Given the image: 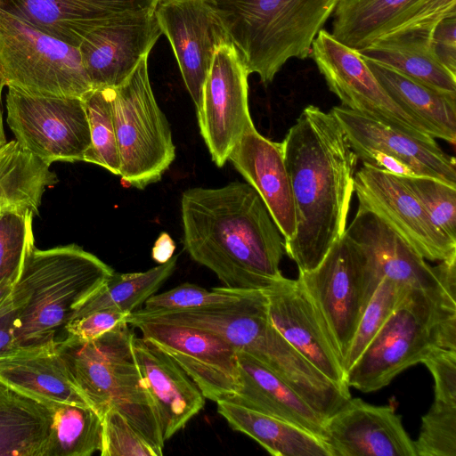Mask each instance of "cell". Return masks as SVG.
<instances>
[{
  "label": "cell",
  "instance_id": "cell-31",
  "mask_svg": "<svg viewBox=\"0 0 456 456\" xmlns=\"http://www.w3.org/2000/svg\"><path fill=\"white\" fill-rule=\"evenodd\" d=\"M419 0H341L332 21V36L360 50L387 33Z\"/></svg>",
  "mask_w": 456,
  "mask_h": 456
},
{
  "label": "cell",
  "instance_id": "cell-43",
  "mask_svg": "<svg viewBox=\"0 0 456 456\" xmlns=\"http://www.w3.org/2000/svg\"><path fill=\"white\" fill-rule=\"evenodd\" d=\"M127 313L110 307L93 312L69 322L64 330L67 335L83 340L95 339L119 323L126 322Z\"/></svg>",
  "mask_w": 456,
  "mask_h": 456
},
{
  "label": "cell",
  "instance_id": "cell-39",
  "mask_svg": "<svg viewBox=\"0 0 456 456\" xmlns=\"http://www.w3.org/2000/svg\"><path fill=\"white\" fill-rule=\"evenodd\" d=\"M414 445L417 456H456V404L434 400Z\"/></svg>",
  "mask_w": 456,
  "mask_h": 456
},
{
  "label": "cell",
  "instance_id": "cell-20",
  "mask_svg": "<svg viewBox=\"0 0 456 456\" xmlns=\"http://www.w3.org/2000/svg\"><path fill=\"white\" fill-rule=\"evenodd\" d=\"M159 0H0V9L74 46L107 23L154 11Z\"/></svg>",
  "mask_w": 456,
  "mask_h": 456
},
{
  "label": "cell",
  "instance_id": "cell-40",
  "mask_svg": "<svg viewBox=\"0 0 456 456\" xmlns=\"http://www.w3.org/2000/svg\"><path fill=\"white\" fill-rule=\"evenodd\" d=\"M102 456H161L118 411L110 407L102 417Z\"/></svg>",
  "mask_w": 456,
  "mask_h": 456
},
{
  "label": "cell",
  "instance_id": "cell-33",
  "mask_svg": "<svg viewBox=\"0 0 456 456\" xmlns=\"http://www.w3.org/2000/svg\"><path fill=\"white\" fill-rule=\"evenodd\" d=\"M53 421L45 456H90L99 452L102 418L90 406L50 403Z\"/></svg>",
  "mask_w": 456,
  "mask_h": 456
},
{
  "label": "cell",
  "instance_id": "cell-7",
  "mask_svg": "<svg viewBox=\"0 0 456 456\" xmlns=\"http://www.w3.org/2000/svg\"><path fill=\"white\" fill-rule=\"evenodd\" d=\"M148 56L110 88L119 176L137 189L159 181L175 159L169 123L151 86Z\"/></svg>",
  "mask_w": 456,
  "mask_h": 456
},
{
  "label": "cell",
  "instance_id": "cell-44",
  "mask_svg": "<svg viewBox=\"0 0 456 456\" xmlns=\"http://www.w3.org/2000/svg\"><path fill=\"white\" fill-rule=\"evenodd\" d=\"M430 45L437 60L456 75V16L437 23L432 32Z\"/></svg>",
  "mask_w": 456,
  "mask_h": 456
},
{
  "label": "cell",
  "instance_id": "cell-48",
  "mask_svg": "<svg viewBox=\"0 0 456 456\" xmlns=\"http://www.w3.org/2000/svg\"><path fill=\"white\" fill-rule=\"evenodd\" d=\"M13 283L11 281H4L0 283V304L12 293Z\"/></svg>",
  "mask_w": 456,
  "mask_h": 456
},
{
  "label": "cell",
  "instance_id": "cell-25",
  "mask_svg": "<svg viewBox=\"0 0 456 456\" xmlns=\"http://www.w3.org/2000/svg\"><path fill=\"white\" fill-rule=\"evenodd\" d=\"M56 342L1 354L0 381L48 404L90 406L72 382Z\"/></svg>",
  "mask_w": 456,
  "mask_h": 456
},
{
  "label": "cell",
  "instance_id": "cell-21",
  "mask_svg": "<svg viewBox=\"0 0 456 456\" xmlns=\"http://www.w3.org/2000/svg\"><path fill=\"white\" fill-rule=\"evenodd\" d=\"M345 233L363 249L380 280L387 278L410 290L443 294L456 299V294L443 284L437 266L428 264L370 210L359 206Z\"/></svg>",
  "mask_w": 456,
  "mask_h": 456
},
{
  "label": "cell",
  "instance_id": "cell-3",
  "mask_svg": "<svg viewBox=\"0 0 456 456\" xmlns=\"http://www.w3.org/2000/svg\"><path fill=\"white\" fill-rule=\"evenodd\" d=\"M114 270L77 244L48 249L33 245L12 291L20 299L17 347L54 343L75 309L97 291Z\"/></svg>",
  "mask_w": 456,
  "mask_h": 456
},
{
  "label": "cell",
  "instance_id": "cell-30",
  "mask_svg": "<svg viewBox=\"0 0 456 456\" xmlns=\"http://www.w3.org/2000/svg\"><path fill=\"white\" fill-rule=\"evenodd\" d=\"M50 165L23 149L16 140L0 147V216L9 211L38 214L47 188L58 182Z\"/></svg>",
  "mask_w": 456,
  "mask_h": 456
},
{
  "label": "cell",
  "instance_id": "cell-38",
  "mask_svg": "<svg viewBox=\"0 0 456 456\" xmlns=\"http://www.w3.org/2000/svg\"><path fill=\"white\" fill-rule=\"evenodd\" d=\"M248 292L224 286L207 289L196 284L183 283L167 291L152 295L141 309L145 312H168L227 305L240 301Z\"/></svg>",
  "mask_w": 456,
  "mask_h": 456
},
{
  "label": "cell",
  "instance_id": "cell-18",
  "mask_svg": "<svg viewBox=\"0 0 456 456\" xmlns=\"http://www.w3.org/2000/svg\"><path fill=\"white\" fill-rule=\"evenodd\" d=\"M322 440L331 456H417L395 408L360 398L351 397L326 419Z\"/></svg>",
  "mask_w": 456,
  "mask_h": 456
},
{
  "label": "cell",
  "instance_id": "cell-22",
  "mask_svg": "<svg viewBox=\"0 0 456 456\" xmlns=\"http://www.w3.org/2000/svg\"><path fill=\"white\" fill-rule=\"evenodd\" d=\"M132 351L166 442L203 409L206 398L188 374L151 341L134 336Z\"/></svg>",
  "mask_w": 456,
  "mask_h": 456
},
{
  "label": "cell",
  "instance_id": "cell-6",
  "mask_svg": "<svg viewBox=\"0 0 456 456\" xmlns=\"http://www.w3.org/2000/svg\"><path fill=\"white\" fill-rule=\"evenodd\" d=\"M438 347L456 350V299L411 290L346 371L345 381L364 393L379 390Z\"/></svg>",
  "mask_w": 456,
  "mask_h": 456
},
{
  "label": "cell",
  "instance_id": "cell-10",
  "mask_svg": "<svg viewBox=\"0 0 456 456\" xmlns=\"http://www.w3.org/2000/svg\"><path fill=\"white\" fill-rule=\"evenodd\" d=\"M7 124L18 143L48 165L84 161L91 145L79 97L37 95L8 86Z\"/></svg>",
  "mask_w": 456,
  "mask_h": 456
},
{
  "label": "cell",
  "instance_id": "cell-15",
  "mask_svg": "<svg viewBox=\"0 0 456 456\" xmlns=\"http://www.w3.org/2000/svg\"><path fill=\"white\" fill-rule=\"evenodd\" d=\"M142 337L168 354L192 379L206 399L227 400L238 387L236 349L203 330L171 323L135 322Z\"/></svg>",
  "mask_w": 456,
  "mask_h": 456
},
{
  "label": "cell",
  "instance_id": "cell-17",
  "mask_svg": "<svg viewBox=\"0 0 456 456\" xmlns=\"http://www.w3.org/2000/svg\"><path fill=\"white\" fill-rule=\"evenodd\" d=\"M154 14L198 109L214 53L228 36L205 0H159Z\"/></svg>",
  "mask_w": 456,
  "mask_h": 456
},
{
  "label": "cell",
  "instance_id": "cell-13",
  "mask_svg": "<svg viewBox=\"0 0 456 456\" xmlns=\"http://www.w3.org/2000/svg\"><path fill=\"white\" fill-rule=\"evenodd\" d=\"M249 72L231 42L217 47L203 86L197 118L213 162L222 167L253 125L248 108Z\"/></svg>",
  "mask_w": 456,
  "mask_h": 456
},
{
  "label": "cell",
  "instance_id": "cell-47",
  "mask_svg": "<svg viewBox=\"0 0 456 456\" xmlns=\"http://www.w3.org/2000/svg\"><path fill=\"white\" fill-rule=\"evenodd\" d=\"M4 86H7V81L4 74L3 63L0 59V147L6 143L4 130L3 126V114H2V92Z\"/></svg>",
  "mask_w": 456,
  "mask_h": 456
},
{
  "label": "cell",
  "instance_id": "cell-46",
  "mask_svg": "<svg viewBox=\"0 0 456 456\" xmlns=\"http://www.w3.org/2000/svg\"><path fill=\"white\" fill-rule=\"evenodd\" d=\"M175 249V244L172 238L167 232H163L151 249V257L157 263L164 264L174 256Z\"/></svg>",
  "mask_w": 456,
  "mask_h": 456
},
{
  "label": "cell",
  "instance_id": "cell-32",
  "mask_svg": "<svg viewBox=\"0 0 456 456\" xmlns=\"http://www.w3.org/2000/svg\"><path fill=\"white\" fill-rule=\"evenodd\" d=\"M177 257V255L173 256L167 262L145 272H114L97 291L77 305L70 321L110 307L118 308L127 314L137 310L172 275Z\"/></svg>",
  "mask_w": 456,
  "mask_h": 456
},
{
  "label": "cell",
  "instance_id": "cell-34",
  "mask_svg": "<svg viewBox=\"0 0 456 456\" xmlns=\"http://www.w3.org/2000/svg\"><path fill=\"white\" fill-rule=\"evenodd\" d=\"M82 99L91 134V145L84 161L101 166L119 175L110 88L92 89Z\"/></svg>",
  "mask_w": 456,
  "mask_h": 456
},
{
  "label": "cell",
  "instance_id": "cell-19",
  "mask_svg": "<svg viewBox=\"0 0 456 456\" xmlns=\"http://www.w3.org/2000/svg\"><path fill=\"white\" fill-rule=\"evenodd\" d=\"M162 35L154 11L120 19L90 32L78 45L93 89L123 83Z\"/></svg>",
  "mask_w": 456,
  "mask_h": 456
},
{
  "label": "cell",
  "instance_id": "cell-1",
  "mask_svg": "<svg viewBox=\"0 0 456 456\" xmlns=\"http://www.w3.org/2000/svg\"><path fill=\"white\" fill-rule=\"evenodd\" d=\"M296 213L284 251L299 273L314 269L343 235L358 158L337 118L305 107L281 142Z\"/></svg>",
  "mask_w": 456,
  "mask_h": 456
},
{
  "label": "cell",
  "instance_id": "cell-42",
  "mask_svg": "<svg viewBox=\"0 0 456 456\" xmlns=\"http://www.w3.org/2000/svg\"><path fill=\"white\" fill-rule=\"evenodd\" d=\"M435 381V400L456 404V350L438 347L423 361Z\"/></svg>",
  "mask_w": 456,
  "mask_h": 456
},
{
  "label": "cell",
  "instance_id": "cell-2",
  "mask_svg": "<svg viewBox=\"0 0 456 456\" xmlns=\"http://www.w3.org/2000/svg\"><path fill=\"white\" fill-rule=\"evenodd\" d=\"M181 213L185 250L224 287L264 290L283 276V238L248 183L187 189Z\"/></svg>",
  "mask_w": 456,
  "mask_h": 456
},
{
  "label": "cell",
  "instance_id": "cell-11",
  "mask_svg": "<svg viewBox=\"0 0 456 456\" xmlns=\"http://www.w3.org/2000/svg\"><path fill=\"white\" fill-rule=\"evenodd\" d=\"M310 56L343 106L415 138L436 141L389 96L357 50L322 28L313 42Z\"/></svg>",
  "mask_w": 456,
  "mask_h": 456
},
{
  "label": "cell",
  "instance_id": "cell-35",
  "mask_svg": "<svg viewBox=\"0 0 456 456\" xmlns=\"http://www.w3.org/2000/svg\"><path fill=\"white\" fill-rule=\"evenodd\" d=\"M410 291L390 279H382L362 314L343 360L345 374Z\"/></svg>",
  "mask_w": 456,
  "mask_h": 456
},
{
  "label": "cell",
  "instance_id": "cell-4",
  "mask_svg": "<svg viewBox=\"0 0 456 456\" xmlns=\"http://www.w3.org/2000/svg\"><path fill=\"white\" fill-rule=\"evenodd\" d=\"M265 85L290 59L311 55L317 34L341 0H205Z\"/></svg>",
  "mask_w": 456,
  "mask_h": 456
},
{
  "label": "cell",
  "instance_id": "cell-16",
  "mask_svg": "<svg viewBox=\"0 0 456 456\" xmlns=\"http://www.w3.org/2000/svg\"><path fill=\"white\" fill-rule=\"evenodd\" d=\"M263 291L270 320L281 336L330 381L349 387L340 353L301 282L282 276Z\"/></svg>",
  "mask_w": 456,
  "mask_h": 456
},
{
  "label": "cell",
  "instance_id": "cell-37",
  "mask_svg": "<svg viewBox=\"0 0 456 456\" xmlns=\"http://www.w3.org/2000/svg\"><path fill=\"white\" fill-rule=\"evenodd\" d=\"M400 177L420 201L434 225L456 242V186L429 176Z\"/></svg>",
  "mask_w": 456,
  "mask_h": 456
},
{
  "label": "cell",
  "instance_id": "cell-29",
  "mask_svg": "<svg viewBox=\"0 0 456 456\" xmlns=\"http://www.w3.org/2000/svg\"><path fill=\"white\" fill-rule=\"evenodd\" d=\"M430 39L431 35L420 33L385 36L357 52L364 59L393 68L438 92L456 97V75L435 56Z\"/></svg>",
  "mask_w": 456,
  "mask_h": 456
},
{
  "label": "cell",
  "instance_id": "cell-12",
  "mask_svg": "<svg viewBox=\"0 0 456 456\" xmlns=\"http://www.w3.org/2000/svg\"><path fill=\"white\" fill-rule=\"evenodd\" d=\"M363 165L407 176H429L456 186V162L435 142H426L343 105L330 111Z\"/></svg>",
  "mask_w": 456,
  "mask_h": 456
},
{
  "label": "cell",
  "instance_id": "cell-26",
  "mask_svg": "<svg viewBox=\"0 0 456 456\" xmlns=\"http://www.w3.org/2000/svg\"><path fill=\"white\" fill-rule=\"evenodd\" d=\"M364 61L389 96L432 137L455 143V96L438 92L379 62Z\"/></svg>",
  "mask_w": 456,
  "mask_h": 456
},
{
  "label": "cell",
  "instance_id": "cell-5",
  "mask_svg": "<svg viewBox=\"0 0 456 456\" xmlns=\"http://www.w3.org/2000/svg\"><path fill=\"white\" fill-rule=\"evenodd\" d=\"M126 322L92 340L67 335L56 342L69 377L88 404L102 415L115 407L157 450L163 452L155 406L132 351L134 336Z\"/></svg>",
  "mask_w": 456,
  "mask_h": 456
},
{
  "label": "cell",
  "instance_id": "cell-24",
  "mask_svg": "<svg viewBox=\"0 0 456 456\" xmlns=\"http://www.w3.org/2000/svg\"><path fill=\"white\" fill-rule=\"evenodd\" d=\"M238 387L226 401L293 423L322 439L326 419L287 382L250 354L237 351Z\"/></svg>",
  "mask_w": 456,
  "mask_h": 456
},
{
  "label": "cell",
  "instance_id": "cell-8",
  "mask_svg": "<svg viewBox=\"0 0 456 456\" xmlns=\"http://www.w3.org/2000/svg\"><path fill=\"white\" fill-rule=\"evenodd\" d=\"M0 59L7 86L26 93L83 98L93 89L77 46L1 9Z\"/></svg>",
  "mask_w": 456,
  "mask_h": 456
},
{
  "label": "cell",
  "instance_id": "cell-14",
  "mask_svg": "<svg viewBox=\"0 0 456 456\" xmlns=\"http://www.w3.org/2000/svg\"><path fill=\"white\" fill-rule=\"evenodd\" d=\"M354 192L359 206L379 217L423 258L440 262L456 254V242L434 225L400 176L363 165L355 172Z\"/></svg>",
  "mask_w": 456,
  "mask_h": 456
},
{
  "label": "cell",
  "instance_id": "cell-28",
  "mask_svg": "<svg viewBox=\"0 0 456 456\" xmlns=\"http://www.w3.org/2000/svg\"><path fill=\"white\" fill-rule=\"evenodd\" d=\"M217 412L230 428L247 435L275 456H331L323 440L284 419L226 401Z\"/></svg>",
  "mask_w": 456,
  "mask_h": 456
},
{
  "label": "cell",
  "instance_id": "cell-41",
  "mask_svg": "<svg viewBox=\"0 0 456 456\" xmlns=\"http://www.w3.org/2000/svg\"><path fill=\"white\" fill-rule=\"evenodd\" d=\"M452 16H456V0H419L382 37L401 33L432 35L438 22Z\"/></svg>",
  "mask_w": 456,
  "mask_h": 456
},
{
  "label": "cell",
  "instance_id": "cell-27",
  "mask_svg": "<svg viewBox=\"0 0 456 456\" xmlns=\"http://www.w3.org/2000/svg\"><path fill=\"white\" fill-rule=\"evenodd\" d=\"M51 406L0 381V456H45Z\"/></svg>",
  "mask_w": 456,
  "mask_h": 456
},
{
  "label": "cell",
  "instance_id": "cell-9",
  "mask_svg": "<svg viewBox=\"0 0 456 456\" xmlns=\"http://www.w3.org/2000/svg\"><path fill=\"white\" fill-rule=\"evenodd\" d=\"M297 280L323 318L342 361L362 314L379 285L370 262L344 232L314 269Z\"/></svg>",
  "mask_w": 456,
  "mask_h": 456
},
{
  "label": "cell",
  "instance_id": "cell-45",
  "mask_svg": "<svg viewBox=\"0 0 456 456\" xmlns=\"http://www.w3.org/2000/svg\"><path fill=\"white\" fill-rule=\"evenodd\" d=\"M19 306L13 291L0 304V354L17 347L14 330Z\"/></svg>",
  "mask_w": 456,
  "mask_h": 456
},
{
  "label": "cell",
  "instance_id": "cell-36",
  "mask_svg": "<svg viewBox=\"0 0 456 456\" xmlns=\"http://www.w3.org/2000/svg\"><path fill=\"white\" fill-rule=\"evenodd\" d=\"M30 210L9 211L0 216V283H14L28 249L35 245Z\"/></svg>",
  "mask_w": 456,
  "mask_h": 456
},
{
  "label": "cell",
  "instance_id": "cell-23",
  "mask_svg": "<svg viewBox=\"0 0 456 456\" xmlns=\"http://www.w3.org/2000/svg\"><path fill=\"white\" fill-rule=\"evenodd\" d=\"M228 160L259 194L283 241L296 233V213L281 142L248 126L229 154Z\"/></svg>",
  "mask_w": 456,
  "mask_h": 456
}]
</instances>
